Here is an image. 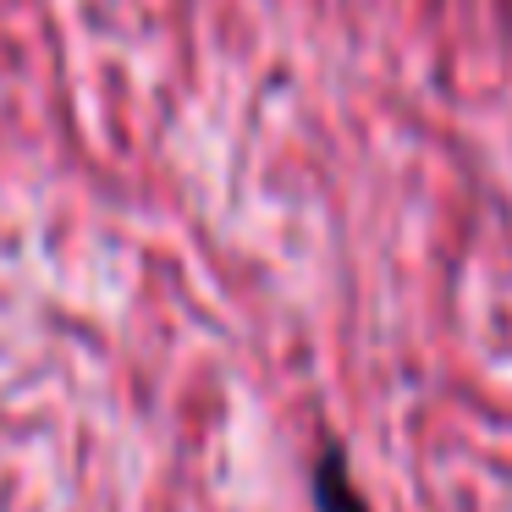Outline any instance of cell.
<instances>
[{
  "label": "cell",
  "instance_id": "cell-1",
  "mask_svg": "<svg viewBox=\"0 0 512 512\" xmlns=\"http://www.w3.org/2000/svg\"><path fill=\"white\" fill-rule=\"evenodd\" d=\"M309 501L314 512H369L364 490L353 485V463H347V446L336 435H325L314 446V463H309Z\"/></svg>",
  "mask_w": 512,
  "mask_h": 512
}]
</instances>
